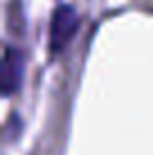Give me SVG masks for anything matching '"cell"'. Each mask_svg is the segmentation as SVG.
Returning a JSON list of instances; mask_svg holds the SVG:
<instances>
[{"mask_svg": "<svg viewBox=\"0 0 153 155\" xmlns=\"http://www.w3.org/2000/svg\"><path fill=\"white\" fill-rule=\"evenodd\" d=\"M20 83V54L14 47L5 50L2 58V94L9 97Z\"/></svg>", "mask_w": 153, "mask_h": 155, "instance_id": "7a4b0ae2", "label": "cell"}, {"mask_svg": "<svg viewBox=\"0 0 153 155\" xmlns=\"http://www.w3.org/2000/svg\"><path fill=\"white\" fill-rule=\"evenodd\" d=\"M77 27H79V16L75 9L68 7V5L56 7L54 16H52V25H50V52L52 54H59L70 43Z\"/></svg>", "mask_w": 153, "mask_h": 155, "instance_id": "6da1fadb", "label": "cell"}]
</instances>
